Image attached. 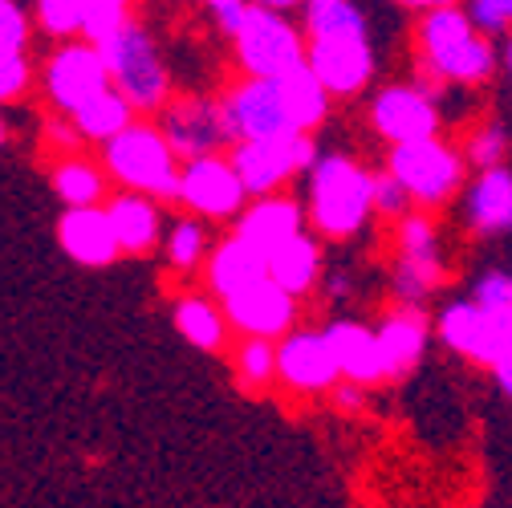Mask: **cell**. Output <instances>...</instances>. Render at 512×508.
I'll use <instances>...</instances> for the list:
<instances>
[{
  "mask_svg": "<svg viewBox=\"0 0 512 508\" xmlns=\"http://www.w3.org/2000/svg\"><path fill=\"white\" fill-rule=\"evenodd\" d=\"M98 57L106 66V82L118 86L126 106H159L167 94V70L151 45V37L139 25H118L110 37H102Z\"/></svg>",
  "mask_w": 512,
  "mask_h": 508,
  "instance_id": "1",
  "label": "cell"
},
{
  "mask_svg": "<svg viewBox=\"0 0 512 508\" xmlns=\"http://www.w3.org/2000/svg\"><path fill=\"white\" fill-rule=\"evenodd\" d=\"M370 212V175L342 159L330 155L322 163H313V220L330 236H350L362 228Z\"/></svg>",
  "mask_w": 512,
  "mask_h": 508,
  "instance_id": "2",
  "label": "cell"
},
{
  "mask_svg": "<svg viewBox=\"0 0 512 508\" xmlns=\"http://www.w3.org/2000/svg\"><path fill=\"white\" fill-rule=\"evenodd\" d=\"M439 330L452 350L484 362L504 391L512 387V313L488 317L476 301H460L443 313Z\"/></svg>",
  "mask_w": 512,
  "mask_h": 508,
  "instance_id": "3",
  "label": "cell"
},
{
  "mask_svg": "<svg viewBox=\"0 0 512 508\" xmlns=\"http://www.w3.org/2000/svg\"><path fill=\"white\" fill-rule=\"evenodd\" d=\"M423 45H427L431 66L447 78H456V82H476V78H488V70H492V45L452 5L427 13Z\"/></svg>",
  "mask_w": 512,
  "mask_h": 508,
  "instance_id": "4",
  "label": "cell"
},
{
  "mask_svg": "<svg viewBox=\"0 0 512 508\" xmlns=\"http://www.w3.org/2000/svg\"><path fill=\"white\" fill-rule=\"evenodd\" d=\"M106 163L126 187H139V192H155V196L175 192L179 175L171 163V147L151 126H126L114 139H106Z\"/></svg>",
  "mask_w": 512,
  "mask_h": 508,
  "instance_id": "5",
  "label": "cell"
},
{
  "mask_svg": "<svg viewBox=\"0 0 512 508\" xmlns=\"http://www.w3.org/2000/svg\"><path fill=\"white\" fill-rule=\"evenodd\" d=\"M232 37H236L240 61L248 66L252 78H281L285 70H293L305 61V49H301V37L293 33V25L281 21L269 9L248 5L244 21Z\"/></svg>",
  "mask_w": 512,
  "mask_h": 508,
  "instance_id": "6",
  "label": "cell"
},
{
  "mask_svg": "<svg viewBox=\"0 0 512 508\" xmlns=\"http://www.w3.org/2000/svg\"><path fill=\"white\" fill-rule=\"evenodd\" d=\"M460 159L435 139H419V143H395L391 155V179L403 187L407 196L439 204L460 187Z\"/></svg>",
  "mask_w": 512,
  "mask_h": 508,
  "instance_id": "7",
  "label": "cell"
},
{
  "mask_svg": "<svg viewBox=\"0 0 512 508\" xmlns=\"http://www.w3.org/2000/svg\"><path fill=\"white\" fill-rule=\"evenodd\" d=\"M309 163H313V143L305 135H281V139H248L236 151L232 171H236L244 192L265 196L281 179L297 175Z\"/></svg>",
  "mask_w": 512,
  "mask_h": 508,
  "instance_id": "8",
  "label": "cell"
},
{
  "mask_svg": "<svg viewBox=\"0 0 512 508\" xmlns=\"http://www.w3.org/2000/svg\"><path fill=\"white\" fill-rule=\"evenodd\" d=\"M305 66L326 94H358L374 74V53L366 37H313Z\"/></svg>",
  "mask_w": 512,
  "mask_h": 508,
  "instance_id": "9",
  "label": "cell"
},
{
  "mask_svg": "<svg viewBox=\"0 0 512 508\" xmlns=\"http://www.w3.org/2000/svg\"><path fill=\"white\" fill-rule=\"evenodd\" d=\"M175 192L183 204H191L204 216H232L240 204H244V187L232 171V163L216 159V155H200L191 159L187 171L175 179Z\"/></svg>",
  "mask_w": 512,
  "mask_h": 508,
  "instance_id": "10",
  "label": "cell"
},
{
  "mask_svg": "<svg viewBox=\"0 0 512 508\" xmlns=\"http://www.w3.org/2000/svg\"><path fill=\"white\" fill-rule=\"evenodd\" d=\"M224 118L232 126V135L248 139H281V135H301L293 131V122L281 106L277 82L273 78H252L244 90H236V98L224 106Z\"/></svg>",
  "mask_w": 512,
  "mask_h": 508,
  "instance_id": "11",
  "label": "cell"
},
{
  "mask_svg": "<svg viewBox=\"0 0 512 508\" xmlns=\"http://www.w3.org/2000/svg\"><path fill=\"white\" fill-rule=\"evenodd\" d=\"M49 98L61 110H78L86 98H94L98 90H106V66L94 45H66L53 61H49Z\"/></svg>",
  "mask_w": 512,
  "mask_h": 508,
  "instance_id": "12",
  "label": "cell"
},
{
  "mask_svg": "<svg viewBox=\"0 0 512 508\" xmlns=\"http://www.w3.org/2000/svg\"><path fill=\"white\" fill-rule=\"evenodd\" d=\"M439 114L431 106V98H423L419 90L407 86H391L382 90L374 102V131L391 143H419V139H435Z\"/></svg>",
  "mask_w": 512,
  "mask_h": 508,
  "instance_id": "13",
  "label": "cell"
},
{
  "mask_svg": "<svg viewBox=\"0 0 512 508\" xmlns=\"http://www.w3.org/2000/svg\"><path fill=\"white\" fill-rule=\"evenodd\" d=\"M228 317L252 338H273L293 322V293H285L265 277L228 297Z\"/></svg>",
  "mask_w": 512,
  "mask_h": 508,
  "instance_id": "14",
  "label": "cell"
},
{
  "mask_svg": "<svg viewBox=\"0 0 512 508\" xmlns=\"http://www.w3.org/2000/svg\"><path fill=\"white\" fill-rule=\"evenodd\" d=\"M57 240L70 257L86 269H102L118 257V244H114V232H110V220L102 208L86 204V208H70L57 224Z\"/></svg>",
  "mask_w": 512,
  "mask_h": 508,
  "instance_id": "15",
  "label": "cell"
},
{
  "mask_svg": "<svg viewBox=\"0 0 512 508\" xmlns=\"http://www.w3.org/2000/svg\"><path fill=\"white\" fill-rule=\"evenodd\" d=\"M277 370H281L285 383H293L301 391H330L334 378H338L326 334H293L277 350Z\"/></svg>",
  "mask_w": 512,
  "mask_h": 508,
  "instance_id": "16",
  "label": "cell"
},
{
  "mask_svg": "<svg viewBox=\"0 0 512 508\" xmlns=\"http://www.w3.org/2000/svg\"><path fill=\"white\" fill-rule=\"evenodd\" d=\"M232 135V126L224 118V110H212L208 102H187L167 118V135L163 143L187 159L208 155L216 143H224Z\"/></svg>",
  "mask_w": 512,
  "mask_h": 508,
  "instance_id": "17",
  "label": "cell"
},
{
  "mask_svg": "<svg viewBox=\"0 0 512 508\" xmlns=\"http://www.w3.org/2000/svg\"><path fill=\"white\" fill-rule=\"evenodd\" d=\"M297 232H301V208L293 200H261L240 216V228H236V236L252 244L261 257H269L277 244L293 240Z\"/></svg>",
  "mask_w": 512,
  "mask_h": 508,
  "instance_id": "18",
  "label": "cell"
},
{
  "mask_svg": "<svg viewBox=\"0 0 512 508\" xmlns=\"http://www.w3.org/2000/svg\"><path fill=\"white\" fill-rule=\"evenodd\" d=\"M326 342H330L338 374H346L350 383H378V378H387V374H382L378 342H374L370 330H362L354 322H338V326H330Z\"/></svg>",
  "mask_w": 512,
  "mask_h": 508,
  "instance_id": "19",
  "label": "cell"
},
{
  "mask_svg": "<svg viewBox=\"0 0 512 508\" xmlns=\"http://www.w3.org/2000/svg\"><path fill=\"white\" fill-rule=\"evenodd\" d=\"M378 342V354H382V374L395 378L403 370H411L423 354V342H427V330H423V317L419 313H395L382 322V330L374 334Z\"/></svg>",
  "mask_w": 512,
  "mask_h": 508,
  "instance_id": "20",
  "label": "cell"
},
{
  "mask_svg": "<svg viewBox=\"0 0 512 508\" xmlns=\"http://www.w3.org/2000/svg\"><path fill=\"white\" fill-rule=\"evenodd\" d=\"M273 82H277V94H281V106H285V114L293 122V131L305 135V131H313V126L326 118V90H322V82L309 74L305 61H301V66H293V70H285Z\"/></svg>",
  "mask_w": 512,
  "mask_h": 508,
  "instance_id": "21",
  "label": "cell"
},
{
  "mask_svg": "<svg viewBox=\"0 0 512 508\" xmlns=\"http://www.w3.org/2000/svg\"><path fill=\"white\" fill-rule=\"evenodd\" d=\"M256 281H265V257L256 252L252 244H244L240 236L220 244L216 248V257H212V289L228 301L232 293L256 285Z\"/></svg>",
  "mask_w": 512,
  "mask_h": 508,
  "instance_id": "22",
  "label": "cell"
},
{
  "mask_svg": "<svg viewBox=\"0 0 512 508\" xmlns=\"http://www.w3.org/2000/svg\"><path fill=\"white\" fill-rule=\"evenodd\" d=\"M265 277L273 285H281L285 293H293V297L305 293L313 285V277H317V248H313V240H305L297 232L293 240L277 244L265 257Z\"/></svg>",
  "mask_w": 512,
  "mask_h": 508,
  "instance_id": "23",
  "label": "cell"
},
{
  "mask_svg": "<svg viewBox=\"0 0 512 508\" xmlns=\"http://www.w3.org/2000/svg\"><path fill=\"white\" fill-rule=\"evenodd\" d=\"M468 208L480 232H504L512 224V175L504 167H484L480 183L472 187Z\"/></svg>",
  "mask_w": 512,
  "mask_h": 508,
  "instance_id": "24",
  "label": "cell"
},
{
  "mask_svg": "<svg viewBox=\"0 0 512 508\" xmlns=\"http://www.w3.org/2000/svg\"><path fill=\"white\" fill-rule=\"evenodd\" d=\"M106 220H110V232H114V244L118 252H147L159 236V216L147 200L139 196H122L106 208Z\"/></svg>",
  "mask_w": 512,
  "mask_h": 508,
  "instance_id": "25",
  "label": "cell"
},
{
  "mask_svg": "<svg viewBox=\"0 0 512 508\" xmlns=\"http://www.w3.org/2000/svg\"><path fill=\"white\" fill-rule=\"evenodd\" d=\"M74 122L78 131L86 139H114L118 131H126L131 126V106H126V98L118 90H98L94 98H86L78 110H74Z\"/></svg>",
  "mask_w": 512,
  "mask_h": 508,
  "instance_id": "26",
  "label": "cell"
},
{
  "mask_svg": "<svg viewBox=\"0 0 512 508\" xmlns=\"http://www.w3.org/2000/svg\"><path fill=\"white\" fill-rule=\"evenodd\" d=\"M175 326H179V334H183L191 346H200V350H216V346L224 342V317H220L204 297L179 301Z\"/></svg>",
  "mask_w": 512,
  "mask_h": 508,
  "instance_id": "27",
  "label": "cell"
},
{
  "mask_svg": "<svg viewBox=\"0 0 512 508\" xmlns=\"http://www.w3.org/2000/svg\"><path fill=\"white\" fill-rule=\"evenodd\" d=\"M313 37H366V17L350 0H309Z\"/></svg>",
  "mask_w": 512,
  "mask_h": 508,
  "instance_id": "28",
  "label": "cell"
},
{
  "mask_svg": "<svg viewBox=\"0 0 512 508\" xmlns=\"http://www.w3.org/2000/svg\"><path fill=\"white\" fill-rule=\"evenodd\" d=\"M53 187L70 208H86V204H98L102 196V175L90 163H66V167H57Z\"/></svg>",
  "mask_w": 512,
  "mask_h": 508,
  "instance_id": "29",
  "label": "cell"
},
{
  "mask_svg": "<svg viewBox=\"0 0 512 508\" xmlns=\"http://www.w3.org/2000/svg\"><path fill=\"white\" fill-rule=\"evenodd\" d=\"M126 5H131V0H86L78 33H86V37L98 45V41L110 37L118 25H126Z\"/></svg>",
  "mask_w": 512,
  "mask_h": 508,
  "instance_id": "30",
  "label": "cell"
},
{
  "mask_svg": "<svg viewBox=\"0 0 512 508\" xmlns=\"http://www.w3.org/2000/svg\"><path fill=\"white\" fill-rule=\"evenodd\" d=\"M277 370V350L265 342V338H252L244 350H240V374L248 378L252 387H265Z\"/></svg>",
  "mask_w": 512,
  "mask_h": 508,
  "instance_id": "31",
  "label": "cell"
},
{
  "mask_svg": "<svg viewBox=\"0 0 512 508\" xmlns=\"http://www.w3.org/2000/svg\"><path fill=\"white\" fill-rule=\"evenodd\" d=\"M82 5L86 0H37V13H41V25L57 37L66 33H78L82 25Z\"/></svg>",
  "mask_w": 512,
  "mask_h": 508,
  "instance_id": "32",
  "label": "cell"
},
{
  "mask_svg": "<svg viewBox=\"0 0 512 508\" xmlns=\"http://www.w3.org/2000/svg\"><path fill=\"white\" fill-rule=\"evenodd\" d=\"M439 277V261L435 257H403L399 265V293L403 297H423Z\"/></svg>",
  "mask_w": 512,
  "mask_h": 508,
  "instance_id": "33",
  "label": "cell"
},
{
  "mask_svg": "<svg viewBox=\"0 0 512 508\" xmlns=\"http://www.w3.org/2000/svg\"><path fill=\"white\" fill-rule=\"evenodd\" d=\"M167 252H171V265H179V269H191V265L200 261V252H204V232H200L196 224H191V220L175 224Z\"/></svg>",
  "mask_w": 512,
  "mask_h": 508,
  "instance_id": "34",
  "label": "cell"
},
{
  "mask_svg": "<svg viewBox=\"0 0 512 508\" xmlns=\"http://www.w3.org/2000/svg\"><path fill=\"white\" fill-rule=\"evenodd\" d=\"M29 82V66H25V57L21 49L13 45H0V102L5 98H17Z\"/></svg>",
  "mask_w": 512,
  "mask_h": 508,
  "instance_id": "35",
  "label": "cell"
},
{
  "mask_svg": "<svg viewBox=\"0 0 512 508\" xmlns=\"http://www.w3.org/2000/svg\"><path fill=\"white\" fill-rule=\"evenodd\" d=\"M476 305L496 317V313H512V281L504 273H488L480 285H476Z\"/></svg>",
  "mask_w": 512,
  "mask_h": 508,
  "instance_id": "36",
  "label": "cell"
},
{
  "mask_svg": "<svg viewBox=\"0 0 512 508\" xmlns=\"http://www.w3.org/2000/svg\"><path fill=\"white\" fill-rule=\"evenodd\" d=\"M25 33H29L25 13L13 5V0H0V45L21 49V45H25Z\"/></svg>",
  "mask_w": 512,
  "mask_h": 508,
  "instance_id": "37",
  "label": "cell"
},
{
  "mask_svg": "<svg viewBox=\"0 0 512 508\" xmlns=\"http://www.w3.org/2000/svg\"><path fill=\"white\" fill-rule=\"evenodd\" d=\"M508 13H512V0H472V21L488 33H500L508 25Z\"/></svg>",
  "mask_w": 512,
  "mask_h": 508,
  "instance_id": "38",
  "label": "cell"
},
{
  "mask_svg": "<svg viewBox=\"0 0 512 508\" xmlns=\"http://www.w3.org/2000/svg\"><path fill=\"white\" fill-rule=\"evenodd\" d=\"M370 208H378V212H403L407 208V192L395 179H370Z\"/></svg>",
  "mask_w": 512,
  "mask_h": 508,
  "instance_id": "39",
  "label": "cell"
},
{
  "mask_svg": "<svg viewBox=\"0 0 512 508\" xmlns=\"http://www.w3.org/2000/svg\"><path fill=\"white\" fill-rule=\"evenodd\" d=\"M500 151H504V131H484V135L472 143V163H480V167L500 163Z\"/></svg>",
  "mask_w": 512,
  "mask_h": 508,
  "instance_id": "40",
  "label": "cell"
},
{
  "mask_svg": "<svg viewBox=\"0 0 512 508\" xmlns=\"http://www.w3.org/2000/svg\"><path fill=\"white\" fill-rule=\"evenodd\" d=\"M208 9L216 13V21H220L228 33H236L240 21H244V13H248V0H208Z\"/></svg>",
  "mask_w": 512,
  "mask_h": 508,
  "instance_id": "41",
  "label": "cell"
},
{
  "mask_svg": "<svg viewBox=\"0 0 512 508\" xmlns=\"http://www.w3.org/2000/svg\"><path fill=\"white\" fill-rule=\"evenodd\" d=\"M338 403H342L346 411H354V407H362V395H358V383H354V387H342V391H338Z\"/></svg>",
  "mask_w": 512,
  "mask_h": 508,
  "instance_id": "42",
  "label": "cell"
},
{
  "mask_svg": "<svg viewBox=\"0 0 512 508\" xmlns=\"http://www.w3.org/2000/svg\"><path fill=\"white\" fill-rule=\"evenodd\" d=\"M256 9H269V13H281V9H293L297 0H252Z\"/></svg>",
  "mask_w": 512,
  "mask_h": 508,
  "instance_id": "43",
  "label": "cell"
},
{
  "mask_svg": "<svg viewBox=\"0 0 512 508\" xmlns=\"http://www.w3.org/2000/svg\"><path fill=\"white\" fill-rule=\"evenodd\" d=\"M403 5H411V9H443V5H452V0H403Z\"/></svg>",
  "mask_w": 512,
  "mask_h": 508,
  "instance_id": "44",
  "label": "cell"
},
{
  "mask_svg": "<svg viewBox=\"0 0 512 508\" xmlns=\"http://www.w3.org/2000/svg\"><path fill=\"white\" fill-rule=\"evenodd\" d=\"M5 139H9V131H5V118H0V147H5Z\"/></svg>",
  "mask_w": 512,
  "mask_h": 508,
  "instance_id": "45",
  "label": "cell"
}]
</instances>
